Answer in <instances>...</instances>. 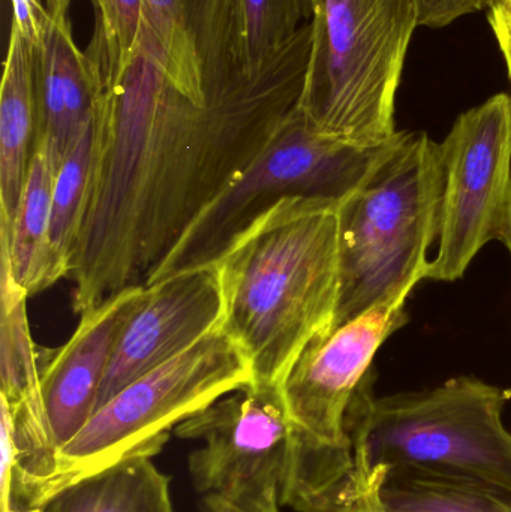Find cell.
Wrapping results in <instances>:
<instances>
[{"instance_id": "1", "label": "cell", "mask_w": 511, "mask_h": 512, "mask_svg": "<svg viewBox=\"0 0 511 512\" xmlns=\"http://www.w3.org/2000/svg\"><path fill=\"white\" fill-rule=\"evenodd\" d=\"M306 23L245 92L198 105L165 80L101 92L80 230L66 279L84 313L144 285L197 216L299 105L311 54Z\"/></svg>"}, {"instance_id": "2", "label": "cell", "mask_w": 511, "mask_h": 512, "mask_svg": "<svg viewBox=\"0 0 511 512\" xmlns=\"http://www.w3.org/2000/svg\"><path fill=\"white\" fill-rule=\"evenodd\" d=\"M341 204L282 200L216 262L224 288L221 328L248 358L257 384L282 385L303 351L333 331Z\"/></svg>"}, {"instance_id": "3", "label": "cell", "mask_w": 511, "mask_h": 512, "mask_svg": "<svg viewBox=\"0 0 511 512\" xmlns=\"http://www.w3.org/2000/svg\"><path fill=\"white\" fill-rule=\"evenodd\" d=\"M443 164L425 132H396L366 182L342 201L341 289L335 328L426 280L440 234Z\"/></svg>"}, {"instance_id": "4", "label": "cell", "mask_w": 511, "mask_h": 512, "mask_svg": "<svg viewBox=\"0 0 511 512\" xmlns=\"http://www.w3.org/2000/svg\"><path fill=\"white\" fill-rule=\"evenodd\" d=\"M369 376L350 417L354 456L369 469L511 487V432L503 421L510 390L458 376L429 390L374 397Z\"/></svg>"}, {"instance_id": "5", "label": "cell", "mask_w": 511, "mask_h": 512, "mask_svg": "<svg viewBox=\"0 0 511 512\" xmlns=\"http://www.w3.org/2000/svg\"><path fill=\"white\" fill-rule=\"evenodd\" d=\"M312 44L299 107L318 134L375 147L395 129V99L419 26L414 0H311Z\"/></svg>"}, {"instance_id": "6", "label": "cell", "mask_w": 511, "mask_h": 512, "mask_svg": "<svg viewBox=\"0 0 511 512\" xmlns=\"http://www.w3.org/2000/svg\"><path fill=\"white\" fill-rule=\"evenodd\" d=\"M252 382L248 358L219 327L99 408L60 448L56 472L33 507L87 475L155 456L186 418Z\"/></svg>"}, {"instance_id": "7", "label": "cell", "mask_w": 511, "mask_h": 512, "mask_svg": "<svg viewBox=\"0 0 511 512\" xmlns=\"http://www.w3.org/2000/svg\"><path fill=\"white\" fill-rule=\"evenodd\" d=\"M390 141L359 147L324 137L297 105L260 156L186 228L146 286L215 265L239 234L282 200H347L371 176Z\"/></svg>"}, {"instance_id": "8", "label": "cell", "mask_w": 511, "mask_h": 512, "mask_svg": "<svg viewBox=\"0 0 511 512\" xmlns=\"http://www.w3.org/2000/svg\"><path fill=\"white\" fill-rule=\"evenodd\" d=\"M174 435L204 442L189 456L198 495L240 512H281L293 450L281 385L252 382L186 418Z\"/></svg>"}, {"instance_id": "9", "label": "cell", "mask_w": 511, "mask_h": 512, "mask_svg": "<svg viewBox=\"0 0 511 512\" xmlns=\"http://www.w3.org/2000/svg\"><path fill=\"white\" fill-rule=\"evenodd\" d=\"M438 254L428 280L456 282L488 243L511 256V98L492 96L456 119L440 144Z\"/></svg>"}, {"instance_id": "10", "label": "cell", "mask_w": 511, "mask_h": 512, "mask_svg": "<svg viewBox=\"0 0 511 512\" xmlns=\"http://www.w3.org/2000/svg\"><path fill=\"white\" fill-rule=\"evenodd\" d=\"M126 74L164 78L198 105L248 89L257 78L246 74L242 0H144L140 51Z\"/></svg>"}, {"instance_id": "11", "label": "cell", "mask_w": 511, "mask_h": 512, "mask_svg": "<svg viewBox=\"0 0 511 512\" xmlns=\"http://www.w3.org/2000/svg\"><path fill=\"white\" fill-rule=\"evenodd\" d=\"M218 265L174 274L146 286L126 324L98 394L96 411L141 376L188 351L224 319Z\"/></svg>"}, {"instance_id": "12", "label": "cell", "mask_w": 511, "mask_h": 512, "mask_svg": "<svg viewBox=\"0 0 511 512\" xmlns=\"http://www.w3.org/2000/svg\"><path fill=\"white\" fill-rule=\"evenodd\" d=\"M144 295V285L123 289L81 313L77 330L65 345L51 351L41 349L42 397L59 450L95 414L117 343Z\"/></svg>"}, {"instance_id": "13", "label": "cell", "mask_w": 511, "mask_h": 512, "mask_svg": "<svg viewBox=\"0 0 511 512\" xmlns=\"http://www.w3.org/2000/svg\"><path fill=\"white\" fill-rule=\"evenodd\" d=\"M71 5L72 0H45L47 14L35 48V147L47 150L57 171L93 119L101 93L95 65L75 44Z\"/></svg>"}, {"instance_id": "14", "label": "cell", "mask_w": 511, "mask_h": 512, "mask_svg": "<svg viewBox=\"0 0 511 512\" xmlns=\"http://www.w3.org/2000/svg\"><path fill=\"white\" fill-rule=\"evenodd\" d=\"M0 381L2 421L21 456L45 460L57 451L41 388V348L35 345L27 319V292L15 282L0 255Z\"/></svg>"}, {"instance_id": "15", "label": "cell", "mask_w": 511, "mask_h": 512, "mask_svg": "<svg viewBox=\"0 0 511 512\" xmlns=\"http://www.w3.org/2000/svg\"><path fill=\"white\" fill-rule=\"evenodd\" d=\"M36 44L11 26L0 95V228L9 230L36 144Z\"/></svg>"}, {"instance_id": "16", "label": "cell", "mask_w": 511, "mask_h": 512, "mask_svg": "<svg viewBox=\"0 0 511 512\" xmlns=\"http://www.w3.org/2000/svg\"><path fill=\"white\" fill-rule=\"evenodd\" d=\"M57 168L42 146H36L29 173L9 230L0 228V255L5 256L15 282L35 295L57 282L51 252V204Z\"/></svg>"}, {"instance_id": "17", "label": "cell", "mask_w": 511, "mask_h": 512, "mask_svg": "<svg viewBox=\"0 0 511 512\" xmlns=\"http://www.w3.org/2000/svg\"><path fill=\"white\" fill-rule=\"evenodd\" d=\"M24 512H173L170 480L150 457L87 475Z\"/></svg>"}, {"instance_id": "18", "label": "cell", "mask_w": 511, "mask_h": 512, "mask_svg": "<svg viewBox=\"0 0 511 512\" xmlns=\"http://www.w3.org/2000/svg\"><path fill=\"white\" fill-rule=\"evenodd\" d=\"M386 512H511V487L414 471L384 472Z\"/></svg>"}, {"instance_id": "19", "label": "cell", "mask_w": 511, "mask_h": 512, "mask_svg": "<svg viewBox=\"0 0 511 512\" xmlns=\"http://www.w3.org/2000/svg\"><path fill=\"white\" fill-rule=\"evenodd\" d=\"M95 32L87 56L98 72L101 92L119 86L137 59L143 36L144 0H92Z\"/></svg>"}, {"instance_id": "20", "label": "cell", "mask_w": 511, "mask_h": 512, "mask_svg": "<svg viewBox=\"0 0 511 512\" xmlns=\"http://www.w3.org/2000/svg\"><path fill=\"white\" fill-rule=\"evenodd\" d=\"M95 114V113H93ZM93 149V119L57 171L51 204L50 240L57 279L68 276L72 251L80 230Z\"/></svg>"}, {"instance_id": "21", "label": "cell", "mask_w": 511, "mask_h": 512, "mask_svg": "<svg viewBox=\"0 0 511 512\" xmlns=\"http://www.w3.org/2000/svg\"><path fill=\"white\" fill-rule=\"evenodd\" d=\"M246 74H266L312 18L311 0H242ZM309 23V21H308Z\"/></svg>"}, {"instance_id": "22", "label": "cell", "mask_w": 511, "mask_h": 512, "mask_svg": "<svg viewBox=\"0 0 511 512\" xmlns=\"http://www.w3.org/2000/svg\"><path fill=\"white\" fill-rule=\"evenodd\" d=\"M386 469H369L356 456V468L347 489L327 512H386L380 501V483Z\"/></svg>"}, {"instance_id": "23", "label": "cell", "mask_w": 511, "mask_h": 512, "mask_svg": "<svg viewBox=\"0 0 511 512\" xmlns=\"http://www.w3.org/2000/svg\"><path fill=\"white\" fill-rule=\"evenodd\" d=\"M495 0H414L419 26L444 27L458 18L489 8Z\"/></svg>"}, {"instance_id": "24", "label": "cell", "mask_w": 511, "mask_h": 512, "mask_svg": "<svg viewBox=\"0 0 511 512\" xmlns=\"http://www.w3.org/2000/svg\"><path fill=\"white\" fill-rule=\"evenodd\" d=\"M12 27L21 33L23 38L38 44L44 27L47 9L39 0H11Z\"/></svg>"}, {"instance_id": "25", "label": "cell", "mask_w": 511, "mask_h": 512, "mask_svg": "<svg viewBox=\"0 0 511 512\" xmlns=\"http://www.w3.org/2000/svg\"><path fill=\"white\" fill-rule=\"evenodd\" d=\"M489 24L497 39L498 47L503 53L504 62L507 66V74L511 84V5L510 3L495 0L489 6Z\"/></svg>"}, {"instance_id": "26", "label": "cell", "mask_w": 511, "mask_h": 512, "mask_svg": "<svg viewBox=\"0 0 511 512\" xmlns=\"http://www.w3.org/2000/svg\"><path fill=\"white\" fill-rule=\"evenodd\" d=\"M201 512H240L231 508L224 502L216 501V499L203 498L201 501Z\"/></svg>"}, {"instance_id": "27", "label": "cell", "mask_w": 511, "mask_h": 512, "mask_svg": "<svg viewBox=\"0 0 511 512\" xmlns=\"http://www.w3.org/2000/svg\"><path fill=\"white\" fill-rule=\"evenodd\" d=\"M501 2L510 3V5H511V0H501Z\"/></svg>"}]
</instances>
